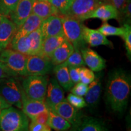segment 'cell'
Masks as SVG:
<instances>
[{
  "mask_svg": "<svg viewBox=\"0 0 131 131\" xmlns=\"http://www.w3.org/2000/svg\"><path fill=\"white\" fill-rule=\"evenodd\" d=\"M43 38L53 36L64 35L62 16L52 15L44 19L40 26Z\"/></svg>",
  "mask_w": 131,
  "mask_h": 131,
  "instance_id": "11",
  "label": "cell"
},
{
  "mask_svg": "<svg viewBox=\"0 0 131 131\" xmlns=\"http://www.w3.org/2000/svg\"><path fill=\"white\" fill-rule=\"evenodd\" d=\"M0 53V63L12 77L26 76V65L27 55L13 49H3Z\"/></svg>",
  "mask_w": 131,
  "mask_h": 131,
  "instance_id": "4",
  "label": "cell"
},
{
  "mask_svg": "<svg viewBox=\"0 0 131 131\" xmlns=\"http://www.w3.org/2000/svg\"><path fill=\"white\" fill-rule=\"evenodd\" d=\"M53 72L57 81L62 88L66 91H70L74 84L70 79L68 66L64 63L55 66Z\"/></svg>",
  "mask_w": 131,
  "mask_h": 131,
  "instance_id": "24",
  "label": "cell"
},
{
  "mask_svg": "<svg viewBox=\"0 0 131 131\" xmlns=\"http://www.w3.org/2000/svg\"><path fill=\"white\" fill-rule=\"evenodd\" d=\"M85 64L93 72H100L106 68V60L92 49L83 47L80 49Z\"/></svg>",
  "mask_w": 131,
  "mask_h": 131,
  "instance_id": "12",
  "label": "cell"
},
{
  "mask_svg": "<svg viewBox=\"0 0 131 131\" xmlns=\"http://www.w3.org/2000/svg\"><path fill=\"white\" fill-rule=\"evenodd\" d=\"M47 124L50 128L58 131L67 130L71 127V124L68 121L63 118L51 109L49 112Z\"/></svg>",
  "mask_w": 131,
  "mask_h": 131,
  "instance_id": "26",
  "label": "cell"
},
{
  "mask_svg": "<svg viewBox=\"0 0 131 131\" xmlns=\"http://www.w3.org/2000/svg\"><path fill=\"white\" fill-rule=\"evenodd\" d=\"M29 120L24 113L13 107L3 109L0 114V130L3 131L29 130Z\"/></svg>",
  "mask_w": 131,
  "mask_h": 131,
  "instance_id": "2",
  "label": "cell"
},
{
  "mask_svg": "<svg viewBox=\"0 0 131 131\" xmlns=\"http://www.w3.org/2000/svg\"><path fill=\"white\" fill-rule=\"evenodd\" d=\"M24 94L22 85L14 77L0 80V95L10 106L21 109Z\"/></svg>",
  "mask_w": 131,
  "mask_h": 131,
  "instance_id": "3",
  "label": "cell"
},
{
  "mask_svg": "<svg viewBox=\"0 0 131 131\" xmlns=\"http://www.w3.org/2000/svg\"><path fill=\"white\" fill-rule=\"evenodd\" d=\"M26 40L28 47V55L38 54L43 40V37L41 32L40 27L31 32L28 35L26 36Z\"/></svg>",
  "mask_w": 131,
  "mask_h": 131,
  "instance_id": "25",
  "label": "cell"
},
{
  "mask_svg": "<svg viewBox=\"0 0 131 131\" xmlns=\"http://www.w3.org/2000/svg\"><path fill=\"white\" fill-rule=\"evenodd\" d=\"M18 29L17 26L8 16H5L0 24V50L9 46Z\"/></svg>",
  "mask_w": 131,
  "mask_h": 131,
  "instance_id": "16",
  "label": "cell"
},
{
  "mask_svg": "<svg viewBox=\"0 0 131 131\" xmlns=\"http://www.w3.org/2000/svg\"><path fill=\"white\" fill-rule=\"evenodd\" d=\"M124 32L122 37L124 41L127 56L130 61L131 58V27L130 24L124 23L123 25Z\"/></svg>",
  "mask_w": 131,
  "mask_h": 131,
  "instance_id": "29",
  "label": "cell"
},
{
  "mask_svg": "<svg viewBox=\"0 0 131 131\" xmlns=\"http://www.w3.org/2000/svg\"><path fill=\"white\" fill-rule=\"evenodd\" d=\"M74 50V47L68 41L66 40L54 50L50 57L53 66L64 63Z\"/></svg>",
  "mask_w": 131,
  "mask_h": 131,
  "instance_id": "22",
  "label": "cell"
},
{
  "mask_svg": "<svg viewBox=\"0 0 131 131\" xmlns=\"http://www.w3.org/2000/svg\"><path fill=\"white\" fill-rule=\"evenodd\" d=\"M32 14H34L42 19L52 15H60L57 9L48 0H34Z\"/></svg>",
  "mask_w": 131,
  "mask_h": 131,
  "instance_id": "20",
  "label": "cell"
},
{
  "mask_svg": "<svg viewBox=\"0 0 131 131\" xmlns=\"http://www.w3.org/2000/svg\"><path fill=\"white\" fill-rule=\"evenodd\" d=\"M10 77H12V75L3 66V64L0 63V80L4 78Z\"/></svg>",
  "mask_w": 131,
  "mask_h": 131,
  "instance_id": "40",
  "label": "cell"
},
{
  "mask_svg": "<svg viewBox=\"0 0 131 131\" xmlns=\"http://www.w3.org/2000/svg\"><path fill=\"white\" fill-rule=\"evenodd\" d=\"M1 111H2V110H0V114H1Z\"/></svg>",
  "mask_w": 131,
  "mask_h": 131,
  "instance_id": "43",
  "label": "cell"
},
{
  "mask_svg": "<svg viewBox=\"0 0 131 131\" xmlns=\"http://www.w3.org/2000/svg\"><path fill=\"white\" fill-rule=\"evenodd\" d=\"M34 0H19L14 10L9 13L10 19L19 28L32 14Z\"/></svg>",
  "mask_w": 131,
  "mask_h": 131,
  "instance_id": "10",
  "label": "cell"
},
{
  "mask_svg": "<svg viewBox=\"0 0 131 131\" xmlns=\"http://www.w3.org/2000/svg\"><path fill=\"white\" fill-rule=\"evenodd\" d=\"M80 81L86 84H89L92 81H93L95 78L94 72L85 67H81L80 71Z\"/></svg>",
  "mask_w": 131,
  "mask_h": 131,
  "instance_id": "32",
  "label": "cell"
},
{
  "mask_svg": "<svg viewBox=\"0 0 131 131\" xmlns=\"http://www.w3.org/2000/svg\"><path fill=\"white\" fill-rule=\"evenodd\" d=\"M83 37L85 42L91 47L104 45L113 48L112 42L106 36L98 30L90 29L84 25L83 28Z\"/></svg>",
  "mask_w": 131,
  "mask_h": 131,
  "instance_id": "17",
  "label": "cell"
},
{
  "mask_svg": "<svg viewBox=\"0 0 131 131\" xmlns=\"http://www.w3.org/2000/svg\"><path fill=\"white\" fill-rule=\"evenodd\" d=\"M57 9L60 15L63 16L69 9L73 0H48Z\"/></svg>",
  "mask_w": 131,
  "mask_h": 131,
  "instance_id": "30",
  "label": "cell"
},
{
  "mask_svg": "<svg viewBox=\"0 0 131 131\" xmlns=\"http://www.w3.org/2000/svg\"><path fill=\"white\" fill-rule=\"evenodd\" d=\"M21 109H23V112L30 119L41 112L49 111L51 109L45 100L29 99L25 94L23 98Z\"/></svg>",
  "mask_w": 131,
  "mask_h": 131,
  "instance_id": "15",
  "label": "cell"
},
{
  "mask_svg": "<svg viewBox=\"0 0 131 131\" xmlns=\"http://www.w3.org/2000/svg\"><path fill=\"white\" fill-rule=\"evenodd\" d=\"M80 69H81V67L68 66L69 73L70 79L74 84L80 81Z\"/></svg>",
  "mask_w": 131,
  "mask_h": 131,
  "instance_id": "34",
  "label": "cell"
},
{
  "mask_svg": "<svg viewBox=\"0 0 131 131\" xmlns=\"http://www.w3.org/2000/svg\"><path fill=\"white\" fill-rule=\"evenodd\" d=\"M66 40V39L64 35L53 36L43 38L41 50L38 55L50 58L54 50Z\"/></svg>",
  "mask_w": 131,
  "mask_h": 131,
  "instance_id": "23",
  "label": "cell"
},
{
  "mask_svg": "<svg viewBox=\"0 0 131 131\" xmlns=\"http://www.w3.org/2000/svg\"><path fill=\"white\" fill-rule=\"evenodd\" d=\"M131 1L130 0H127L126 3L124 5L123 9L121 13H122L124 15L125 20H126V23L130 24V18H131Z\"/></svg>",
  "mask_w": 131,
  "mask_h": 131,
  "instance_id": "38",
  "label": "cell"
},
{
  "mask_svg": "<svg viewBox=\"0 0 131 131\" xmlns=\"http://www.w3.org/2000/svg\"><path fill=\"white\" fill-rule=\"evenodd\" d=\"M51 110L68 121L71 124V126L75 124L81 115L78 109L72 106L65 98L54 106Z\"/></svg>",
  "mask_w": 131,
  "mask_h": 131,
  "instance_id": "13",
  "label": "cell"
},
{
  "mask_svg": "<svg viewBox=\"0 0 131 131\" xmlns=\"http://www.w3.org/2000/svg\"><path fill=\"white\" fill-rule=\"evenodd\" d=\"M68 66L73 67H83L84 66L85 63L83 60L82 55L79 49H74V50L68 58L64 62Z\"/></svg>",
  "mask_w": 131,
  "mask_h": 131,
  "instance_id": "28",
  "label": "cell"
},
{
  "mask_svg": "<svg viewBox=\"0 0 131 131\" xmlns=\"http://www.w3.org/2000/svg\"><path fill=\"white\" fill-rule=\"evenodd\" d=\"M7 13L6 12V10L3 7V6L0 3V24H1V22L3 21V19H4L5 16H8Z\"/></svg>",
  "mask_w": 131,
  "mask_h": 131,
  "instance_id": "41",
  "label": "cell"
},
{
  "mask_svg": "<svg viewBox=\"0 0 131 131\" xmlns=\"http://www.w3.org/2000/svg\"><path fill=\"white\" fill-rule=\"evenodd\" d=\"M66 100L72 106L77 109H82L87 106L86 101L83 96L76 95L72 93L68 95Z\"/></svg>",
  "mask_w": 131,
  "mask_h": 131,
  "instance_id": "31",
  "label": "cell"
},
{
  "mask_svg": "<svg viewBox=\"0 0 131 131\" xmlns=\"http://www.w3.org/2000/svg\"><path fill=\"white\" fill-rule=\"evenodd\" d=\"M108 1H110L111 4H112L118 10V12H121L127 0H108Z\"/></svg>",
  "mask_w": 131,
  "mask_h": 131,
  "instance_id": "39",
  "label": "cell"
},
{
  "mask_svg": "<svg viewBox=\"0 0 131 131\" xmlns=\"http://www.w3.org/2000/svg\"><path fill=\"white\" fill-rule=\"evenodd\" d=\"M88 84H84V83L80 81L75 84L74 86H73L72 89H70V91H71L72 94L78 96H83L86 95L87 92H88Z\"/></svg>",
  "mask_w": 131,
  "mask_h": 131,
  "instance_id": "33",
  "label": "cell"
},
{
  "mask_svg": "<svg viewBox=\"0 0 131 131\" xmlns=\"http://www.w3.org/2000/svg\"><path fill=\"white\" fill-rule=\"evenodd\" d=\"M70 130L74 131H106L108 130L105 122L93 117L81 115L77 122L71 126Z\"/></svg>",
  "mask_w": 131,
  "mask_h": 131,
  "instance_id": "9",
  "label": "cell"
},
{
  "mask_svg": "<svg viewBox=\"0 0 131 131\" xmlns=\"http://www.w3.org/2000/svg\"><path fill=\"white\" fill-rule=\"evenodd\" d=\"M10 106V105L3 98L2 96L0 95V110H3V109L7 108Z\"/></svg>",
  "mask_w": 131,
  "mask_h": 131,
  "instance_id": "42",
  "label": "cell"
},
{
  "mask_svg": "<svg viewBox=\"0 0 131 131\" xmlns=\"http://www.w3.org/2000/svg\"><path fill=\"white\" fill-rule=\"evenodd\" d=\"M131 90L130 73L122 68L108 73L106 86V102L114 112L123 114L127 107Z\"/></svg>",
  "mask_w": 131,
  "mask_h": 131,
  "instance_id": "1",
  "label": "cell"
},
{
  "mask_svg": "<svg viewBox=\"0 0 131 131\" xmlns=\"http://www.w3.org/2000/svg\"><path fill=\"white\" fill-rule=\"evenodd\" d=\"M53 64L50 58L40 55H28L26 70L27 75H46L51 70Z\"/></svg>",
  "mask_w": 131,
  "mask_h": 131,
  "instance_id": "8",
  "label": "cell"
},
{
  "mask_svg": "<svg viewBox=\"0 0 131 131\" xmlns=\"http://www.w3.org/2000/svg\"><path fill=\"white\" fill-rule=\"evenodd\" d=\"M103 3L104 0H73L69 9L63 16L83 21L88 19L90 15Z\"/></svg>",
  "mask_w": 131,
  "mask_h": 131,
  "instance_id": "7",
  "label": "cell"
},
{
  "mask_svg": "<svg viewBox=\"0 0 131 131\" xmlns=\"http://www.w3.org/2000/svg\"></svg>",
  "mask_w": 131,
  "mask_h": 131,
  "instance_id": "44",
  "label": "cell"
},
{
  "mask_svg": "<svg viewBox=\"0 0 131 131\" xmlns=\"http://www.w3.org/2000/svg\"><path fill=\"white\" fill-rule=\"evenodd\" d=\"M61 16L63 35L66 40L72 45L74 49L84 47L86 42L83 37V21L69 16Z\"/></svg>",
  "mask_w": 131,
  "mask_h": 131,
  "instance_id": "6",
  "label": "cell"
},
{
  "mask_svg": "<svg viewBox=\"0 0 131 131\" xmlns=\"http://www.w3.org/2000/svg\"><path fill=\"white\" fill-rule=\"evenodd\" d=\"M43 20L35 14H30L24 23L18 29L12 41H15L19 38L28 35L31 32L39 29Z\"/></svg>",
  "mask_w": 131,
  "mask_h": 131,
  "instance_id": "19",
  "label": "cell"
},
{
  "mask_svg": "<svg viewBox=\"0 0 131 131\" xmlns=\"http://www.w3.org/2000/svg\"><path fill=\"white\" fill-rule=\"evenodd\" d=\"M48 82L47 75H27L23 81L22 87L29 99L45 100Z\"/></svg>",
  "mask_w": 131,
  "mask_h": 131,
  "instance_id": "5",
  "label": "cell"
},
{
  "mask_svg": "<svg viewBox=\"0 0 131 131\" xmlns=\"http://www.w3.org/2000/svg\"><path fill=\"white\" fill-rule=\"evenodd\" d=\"M118 11L111 3H103L90 15L88 19L98 18L103 22L109 19L118 18Z\"/></svg>",
  "mask_w": 131,
  "mask_h": 131,
  "instance_id": "21",
  "label": "cell"
},
{
  "mask_svg": "<svg viewBox=\"0 0 131 131\" xmlns=\"http://www.w3.org/2000/svg\"><path fill=\"white\" fill-rule=\"evenodd\" d=\"M94 80L88 86V90L85 95V101L87 106L95 109L98 106L102 91V83L100 75H97Z\"/></svg>",
  "mask_w": 131,
  "mask_h": 131,
  "instance_id": "18",
  "label": "cell"
},
{
  "mask_svg": "<svg viewBox=\"0 0 131 131\" xmlns=\"http://www.w3.org/2000/svg\"><path fill=\"white\" fill-rule=\"evenodd\" d=\"M97 30L106 37H107V36H120L122 37L124 32V27L123 26L122 27H115V26L110 25L105 21Z\"/></svg>",
  "mask_w": 131,
  "mask_h": 131,
  "instance_id": "27",
  "label": "cell"
},
{
  "mask_svg": "<svg viewBox=\"0 0 131 131\" xmlns=\"http://www.w3.org/2000/svg\"><path fill=\"white\" fill-rule=\"evenodd\" d=\"M18 1L19 0H0V3L9 15V13L14 10Z\"/></svg>",
  "mask_w": 131,
  "mask_h": 131,
  "instance_id": "36",
  "label": "cell"
},
{
  "mask_svg": "<svg viewBox=\"0 0 131 131\" xmlns=\"http://www.w3.org/2000/svg\"><path fill=\"white\" fill-rule=\"evenodd\" d=\"M51 130L48 124L38 123L34 122H31L29 124V130L30 131H50Z\"/></svg>",
  "mask_w": 131,
  "mask_h": 131,
  "instance_id": "35",
  "label": "cell"
},
{
  "mask_svg": "<svg viewBox=\"0 0 131 131\" xmlns=\"http://www.w3.org/2000/svg\"><path fill=\"white\" fill-rule=\"evenodd\" d=\"M49 111H45L37 114L35 117L31 118L32 122H34L38 123L47 124V120L49 118Z\"/></svg>",
  "mask_w": 131,
  "mask_h": 131,
  "instance_id": "37",
  "label": "cell"
},
{
  "mask_svg": "<svg viewBox=\"0 0 131 131\" xmlns=\"http://www.w3.org/2000/svg\"><path fill=\"white\" fill-rule=\"evenodd\" d=\"M64 92L56 78H51L48 82L45 101L52 109L64 99Z\"/></svg>",
  "mask_w": 131,
  "mask_h": 131,
  "instance_id": "14",
  "label": "cell"
}]
</instances>
